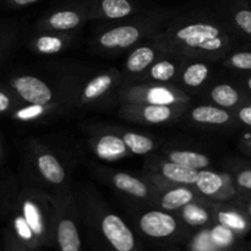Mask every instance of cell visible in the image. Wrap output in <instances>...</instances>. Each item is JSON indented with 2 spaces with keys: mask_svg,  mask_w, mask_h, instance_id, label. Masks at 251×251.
<instances>
[{
  "mask_svg": "<svg viewBox=\"0 0 251 251\" xmlns=\"http://www.w3.org/2000/svg\"><path fill=\"white\" fill-rule=\"evenodd\" d=\"M154 38L167 54L211 63H221L238 39L217 10L178 12Z\"/></svg>",
  "mask_w": 251,
  "mask_h": 251,
  "instance_id": "1",
  "label": "cell"
},
{
  "mask_svg": "<svg viewBox=\"0 0 251 251\" xmlns=\"http://www.w3.org/2000/svg\"><path fill=\"white\" fill-rule=\"evenodd\" d=\"M166 51L156 38H151L139 44L131 50L123 63V83H129L139 78L157 59L166 55Z\"/></svg>",
  "mask_w": 251,
  "mask_h": 251,
  "instance_id": "13",
  "label": "cell"
},
{
  "mask_svg": "<svg viewBox=\"0 0 251 251\" xmlns=\"http://www.w3.org/2000/svg\"><path fill=\"white\" fill-rule=\"evenodd\" d=\"M185 59L173 54H166L157 59L139 78L132 82H158L174 85ZM130 83V82H129Z\"/></svg>",
  "mask_w": 251,
  "mask_h": 251,
  "instance_id": "20",
  "label": "cell"
},
{
  "mask_svg": "<svg viewBox=\"0 0 251 251\" xmlns=\"http://www.w3.org/2000/svg\"><path fill=\"white\" fill-rule=\"evenodd\" d=\"M162 156L174 163L188 167V168L198 169V171H203V169H208L212 167V161L207 154L194 151V150L169 149L166 150Z\"/></svg>",
  "mask_w": 251,
  "mask_h": 251,
  "instance_id": "27",
  "label": "cell"
},
{
  "mask_svg": "<svg viewBox=\"0 0 251 251\" xmlns=\"http://www.w3.org/2000/svg\"><path fill=\"white\" fill-rule=\"evenodd\" d=\"M238 39L251 46V4L249 0H225L216 7Z\"/></svg>",
  "mask_w": 251,
  "mask_h": 251,
  "instance_id": "15",
  "label": "cell"
},
{
  "mask_svg": "<svg viewBox=\"0 0 251 251\" xmlns=\"http://www.w3.org/2000/svg\"><path fill=\"white\" fill-rule=\"evenodd\" d=\"M210 234L216 247H228L234 240V232L220 223L211 230Z\"/></svg>",
  "mask_w": 251,
  "mask_h": 251,
  "instance_id": "33",
  "label": "cell"
},
{
  "mask_svg": "<svg viewBox=\"0 0 251 251\" xmlns=\"http://www.w3.org/2000/svg\"><path fill=\"white\" fill-rule=\"evenodd\" d=\"M200 171L164 158L163 156L149 154L144 164V173L159 190L176 185L194 186Z\"/></svg>",
  "mask_w": 251,
  "mask_h": 251,
  "instance_id": "5",
  "label": "cell"
},
{
  "mask_svg": "<svg viewBox=\"0 0 251 251\" xmlns=\"http://www.w3.org/2000/svg\"><path fill=\"white\" fill-rule=\"evenodd\" d=\"M2 161V146H1V142H0V163Z\"/></svg>",
  "mask_w": 251,
  "mask_h": 251,
  "instance_id": "41",
  "label": "cell"
},
{
  "mask_svg": "<svg viewBox=\"0 0 251 251\" xmlns=\"http://www.w3.org/2000/svg\"><path fill=\"white\" fill-rule=\"evenodd\" d=\"M139 227L151 238H168L178 229V221L168 211L154 208L142 213Z\"/></svg>",
  "mask_w": 251,
  "mask_h": 251,
  "instance_id": "21",
  "label": "cell"
},
{
  "mask_svg": "<svg viewBox=\"0 0 251 251\" xmlns=\"http://www.w3.org/2000/svg\"><path fill=\"white\" fill-rule=\"evenodd\" d=\"M75 37L76 32H38L29 48L38 55H55L69 48Z\"/></svg>",
  "mask_w": 251,
  "mask_h": 251,
  "instance_id": "22",
  "label": "cell"
},
{
  "mask_svg": "<svg viewBox=\"0 0 251 251\" xmlns=\"http://www.w3.org/2000/svg\"><path fill=\"white\" fill-rule=\"evenodd\" d=\"M38 1L39 0H6V4L7 6L12 7V9H20V7L33 5Z\"/></svg>",
  "mask_w": 251,
  "mask_h": 251,
  "instance_id": "38",
  "label": "cell"
},
{
  "mask_svg": "<svg viewBox=\"0 0 251 251\" xmlns=\"http://www.w3.org/2000/svg\"><path fill=\"white\" fill-rule=\"evenodd\" d=\"M239 147L242 149L243 152L251 156V135L245 134V136L240 140Z\"/></svg>",
  "mask_w": 251,
  "mask_h": 251,
  "instance_id": "40",
  "label": "cell"
},
{
  "mask_svg": "<svg viewBox=\"0 0 251 251\" xmlns=\"http://www.w3.org/2000/svg\"><path fill=\"white\" fill-rule=\"evenodd\" d=\"M9 87L21 103L31 105H50L54 103L75 104V96L56 97L53 87L34 75H17L9 80Z\"/></svg>",
  "mask_w": 251,
  "mask_h": 251,
  "instance_id": "7",
  "label": "cell"
},
{
  "mask_svg": "<svg viewBox=\"0 0 251 251\" xmlns=\"http://www.w3.org/2000/svg\"><path fill=\"white\" fill-rule=\"evenodd\" d=\"M88 144L93 153L105 162L119 161L131 154L118 129L97 132L88 140Z\"/></svg>",
  "mask_w": 251,
  "mask_h": 251,
  "instance_id": "18",
  "label": "cell"
},
{
  "mask_svg": "<svg viewBox=\"0 0 251 251\" xmlns=\"http://www.w3.org/2000/svg\"><path fill=\"white\" fill-rule=\"evenodd\" d=\"M88 21L85 0H78L49 10L36 22L34 28L37 32H76Z\"/></svg>",
  "mask_w": 251,
  "mask_h": 251,
  "instance_id": "8",
  "label": "cell"
},
{
  "mask_svg": "<svg viewBox=\"0 0 251 251\" xmlns=\"http://www.w3.org/2000/svg\"><path fill=\"white\" fill-rule=\"evenodd\" d=\"M119 104L190 105L191 97L172 83L130 82L118 91Z\"/></svg>",
  "mask_w": 251,
  "mask_h": 251,
  "instance_id": "4",
  "label": "cell"
},
{
  "mask_svg": "<svg viewBox=\"0 0 251 251\" xmlns=\"http://www.w3.org/2000/svg\"><path fill=\"white\" fill-rule=\"evenodd\" d=\"M200 198L194 186L176 185L159 191L156 205L168 212H176Z\"/></svg>",
  "mask_w": 251,
  "mask_h": 251,
  "instance_id": "23",
  "label": "cell"
},
{
  "mask_svg": "<svg viewBox=\"0 0 251 251\" xmlns=\"http://www.w3.org/2000/svg\"><path fill=\"white\" fill-rule=\"evenodd\" d=\"M120 136L124 140L125 145L131 152V154L136 156H149L156 150L157 142L149 135L141 134V132L131 131L126 129H118Z\"/></svg>",
  "mask_w": 251,
  "mask_h": 251,
  "instance_id": "28",
  "label": "cell"
},
{
  "mask_svg": "<svg viewBox=\"0 0 251 251\" xmlns=\"http://www.w3.org/2000/svg\"><path fill=\"white\" fill-rule=\"evenodd\" d=\"M14 41V33H7L4 36H0V60L5 56L6 51L11 47Z\"/></svg>",
  "mask_w": 251,
  "mask_h": 251,
  "instance_id": "36",
  "label": "cell"
},
{
  "mask_svg": "<svg viewBox=\"0 0 251 251\" xmlns=\"http://www.w3.org/2000/svg\"><path fill=\"white\" fill-rule=\"evenodd\" d=\"M207 98L211 103L217 107L225 108L228 110H234L247 100H251V96L248 95L244 90L238 85L228 82L216 83L208 90Z\"/></svg>",
  "mask_w": 251,
  "mask_h": 251,
  "instance_id": "24",
  "label": "cell"
},
{
  "mask_svg": "<svg viewBox=\"0 0 251 251\" xmlns=\"http://www.w3.org/2000/svg\"><path fill=\"white\" fill-rule=\"evenodd\" d=\"M21 100L16 97L14 92L10 90L9 86H0V114H10L20 107Z\"/></svg>",
  "mask_w": 251,
  "mask_h": 251,
  "instance_id": "32",
  "label": "cell"
},
{
  "mask_svg": "<svg viewBox=\"0 0 251 251\" xmlns=\"http://www.w3.org/2000/svg\"><path fill=\"white\" fill-rule=\"evenodd\" d=\"M194 189L200 196L215 202H235L242 198L229 172H217L211 168L200 171Z\"/></svg>",
  "mask_w": 251,
  "mask_h": 251,
  "instance_id": "10",
  "label": "cell"
},
{
  "mask_svg": "<svg viewBox=\"0 0 251 251\" xmlns=\"http://www.w3.org/2000/svg\"><path fill=\"white\" fill-rule=\"evenodd\" d=\"M213 245H215V243H213L212 238H211L210 232H205L199 235L198 240L195 243V248L198 251H212Z\"/></svg>",
  "mask_w": 251,
  "mask_h": 251,
  "instance_id": "35",
  "label": "cell"
},
{
  "mask_svg": "<svg viewBox=\"0 0 251 251\" xmlns=\"http://www.w3.org/2000/svg\"><path fill=\"white\" fill-rule=\"evenodd\" d=\"M176 14L173 9H151L122 21L108 22L96 32L91 46L102 55H120L154 38Z\"/></svg>",
  "mask_w": 251,
  "mask_h": 251,
  "instance_id": "2",
  "label": "cell"
},
{
  "mask_svg": "<svg viewBox=\"0 0 251 251\" xmlns=\"http://www.w3.org/2000/svg\"><path fill=\"white\" fill-rule=\"evenodd\" d=\"M238 86L251 96V73H243V75L238 78Z\"/></svg>",
  "mask_w": 251,
  "mask_h": 251,
  "instance_id": "37",
  "label": "cell"
},
{
  "mask_svg": "<svg viewBox=\"0 0 251 251\" xmlns=\"http://www.w3.org/2000/svg\"><path fill=\"white\" fill-rule=\"evenodd\" d=\"M100 228L103 237L115 251H132L135 249V237L120 216L104 207L100 216Z\"/></svg>",
  "mask_w": 251,
  "mask_h": 251,
  "instance_id": "16",
  "label": "cell"
},
{
  "mask_svg": "<svg viewBox=\"0 0 251 251\" xmlns=\"http://www.w3.org/2000/svg\"><path fill=\"white\" fill-rule=\"evenodd\" d=\"M55 215L51 194L32 188L24 189L16 196L15 213L11 220L15 234L25 243L41 239Z\"/></svg>",
  "mask_w": 251,
  "mask_h": 251,
  "instance_id": "3",
  "label": "cell"
},
{
  "mask_svg": "<svg viewBox=\"0 0 251 251\" xmlns=\"http://www.w3.org/2000/svg\"><path fill=\"white\" fill-rule=\"evenodd\" d=\"M123 83V74L118 69L112 68L96 74L77 88L75 97L76 107H88L108 97L113 92L119 91Z\"/></svg>",
  "mask_w": 251,
  "mask_h": 251,
  "instance_id": "11",
  "label": "cell"
},
{
  "mask_svg": "<svg viewBox=\"0 0 251 251\" xmlns=\"http://www.w3.org/2000/svg\"><path fill=\"white\" fill-rule=\"evenodd\" d=\"M88 20L115 22L144 11L137 0H85Z\"/></svg>",
  "mask_w": 251,
  "mask_h": 251,
  "instance_id": "14",
  "label": "cell"
},
{
  "mask_svg": "<svg viewBox=\"0 0 251 251\" xmlns=\"http://www.w3.org/2000/svg\"><path fill=\"white\" fill-rule=\"evenodd\" d=\"M98 174L117 193L129 199L156 205L161 190L145 174L134 176L127 172L108 168L98 169Z\"/></svg>",
  "mask_w": 251,
  "mask_h": 251,
  "instance_id": "6",
  "label": "cell"
},
{
  "mask_svg": "<svg viewBox=\"0 0 251 251\" xmlns=\"http://www.w3.org/2000/svg\"><path fill=\"white\" fill-rule=\"evenodd\" d=\"M215 216L218 223L233 232L244 233L250 227V218L242 207L234 202H216Z\"/></svg>",
  "mask_w": 251,
  "mask_h": 251,
  "instance_id": "25",
  "label": "cell"
},
{
  "mask_svg": "<svg viewBox=\"0 0 251 251\" xmlns=\"http://www.w3.org/2000/svg\"><path fill=\"white\" fill-rule=\"evenodd\" d=\"M186 115L189 122L198 126L205 127H229L238 125L232 110L217 107L215 104H200L188 108Z\"/></svg>",
  "mask_w": 251,
  "mask_h": 251,
  "instance_id": "19",
  "label": "cell"
},
{
  "mask_svg": "<svg viewBox=\"0 0 251 251\" xmlns=\"http://www.w3.org/2000/svg\"><path fill=\"white\" fill-rule=\"evenodd\" d=\"M233 113L238 124L251 130V100L240 104L237 109L233 110Z\"/></svg>",
  "mask_w": 251,
  "mask_h": 251,
  "instance_id": "34",
  "label": "cell"
},
{
  "mask_svg": "<svg viewBox=\"0 0 251 251\" xmlns=\"http://www.w3.org/2000/svg\"><path fill=\"white\" fill-rule=\"evenodd\" d=\"M29 154H31L32 166L36 171L37 176L49 185L55 189L69 185L68 172L55 153L44 145L37 141H32L29 145Z\"/></svg>",
  "mask_w": 251,
  "mask_h": 251,
  "instance_id": "12",
  "label": "cell"
},
{
  "mask_svg": "<svg viewBox=\"0 0 251 251\" xmlns=\"http://www.w3.org/2000/svg\"><path fill=\"white\" fill-rule=\"evenodd\" d=\"M215 201L207 200L200 196L198 200L189 203L178 212H180L181 218L186 225L199 227V226H205L210 222L212 218V212H215Z\"/></svg>",
  "mask_w": 251,
  "mask_h": 251,
  "instance_id": "26",
  "label": "cell"
},
{
  "mask_svg": "<svg viewBox=\"0 0 251 251\" xmlns=\"http://www.w3.org/2000/svg\"><path fill=\"white\" fill-rule=\"evenodd\" d=\"M247 134H249V135H251V130H249V131L247 132Z\"/></svg>",
  "mask_w": 251,
  "mask_h": 251,
  "instance_id": "42",
  "label": "cell"
},
{
  "mask_svg": "<svg viewBox=\"0 0 251 251\" xmlns=\"http://www.w3.org/2000/svg\"><path fill=\"white\" fill-rule=\"evenodd\" d=\"M235 203L240 206L243 210L245 211L249 218L251 220V195L250 196H242L238 201H235Z\"/></svg>",
  "mask_w": 251,
  "mask_h": 251,
  "instance_id": "39",
  "label": "cell"
},
{
  "mask_svg": "<svg viewBox=\"0 0 251 251\" xmlns=\"http://www.w3.org/2000/svg\"><path fill=\"white\" fill-rule=\"evenodd\" d=\"M65 103H54L50 105H31L26 104L24 107H19L14 110L11 117L19 122L29 123L41 120L42 118H46L48 115L55 114L63 107H66Z\"/></svg>",
  "mask_w": 251,
  "mask_h": 251,
  "instance_id": "29",
  "label": "cell"
},
{
  "mask_svg": "<svg viewBox=\"0 0 251 251\" xmlns=\"http://www.w3.org/2000/svg\"><path fill=\"white\" fill-rule=\"evenodd\" d=\"M226 69L239 73H251V46L234 48L221 61Z\"/></svg>",
  "mask_w": 251,
  "mask_h": 251,
  "instance_id": "30",
  "label": "cell"
},
{
  "mask_svg": "<svg viewBox=\"0 0 251 251\" xmlns=\"http://www.w3.org/2000/svg\"><path fill=\"white\" fill-rule=\"evenodd\" d=\"M190 105L120 104L119 115L131 123L142 125H169L184 117Z\"/></svg>",
  "mask_w": 251,
  "mask_h": 251,
  "instance_id": "9",
  "label": "cell"
},
{
  "mask_svg": "<svg viewBox=\"0 0 251 251\" xmlns=\"http://www.w3.org/2000/svg\"><path fill=\"white\" fill-rule=\"evenodd\" d=\"M213 64L203 59H185L174 86L188 95L206 87L213 74Z\"/></svg>",
  "mask_w": 251,
  "mask_h": 251,
  "instance_id": "17",
  "label": "cell"
},
{
  "mask_svg": "<svg viewBox=\"0 0 251 251\" xmlns=\"http://www.w3.org/2000/svg\"><path fill=\"white\" fill-rule=\"evenodd\" d=\"M242 196L251 195V167L240 166L229 172Z\"/></svg>",
  "mask_w": 251,
  "mask_h": 251,
  "instance_id": "31",
  "label": "cell"
}]
</instances>
